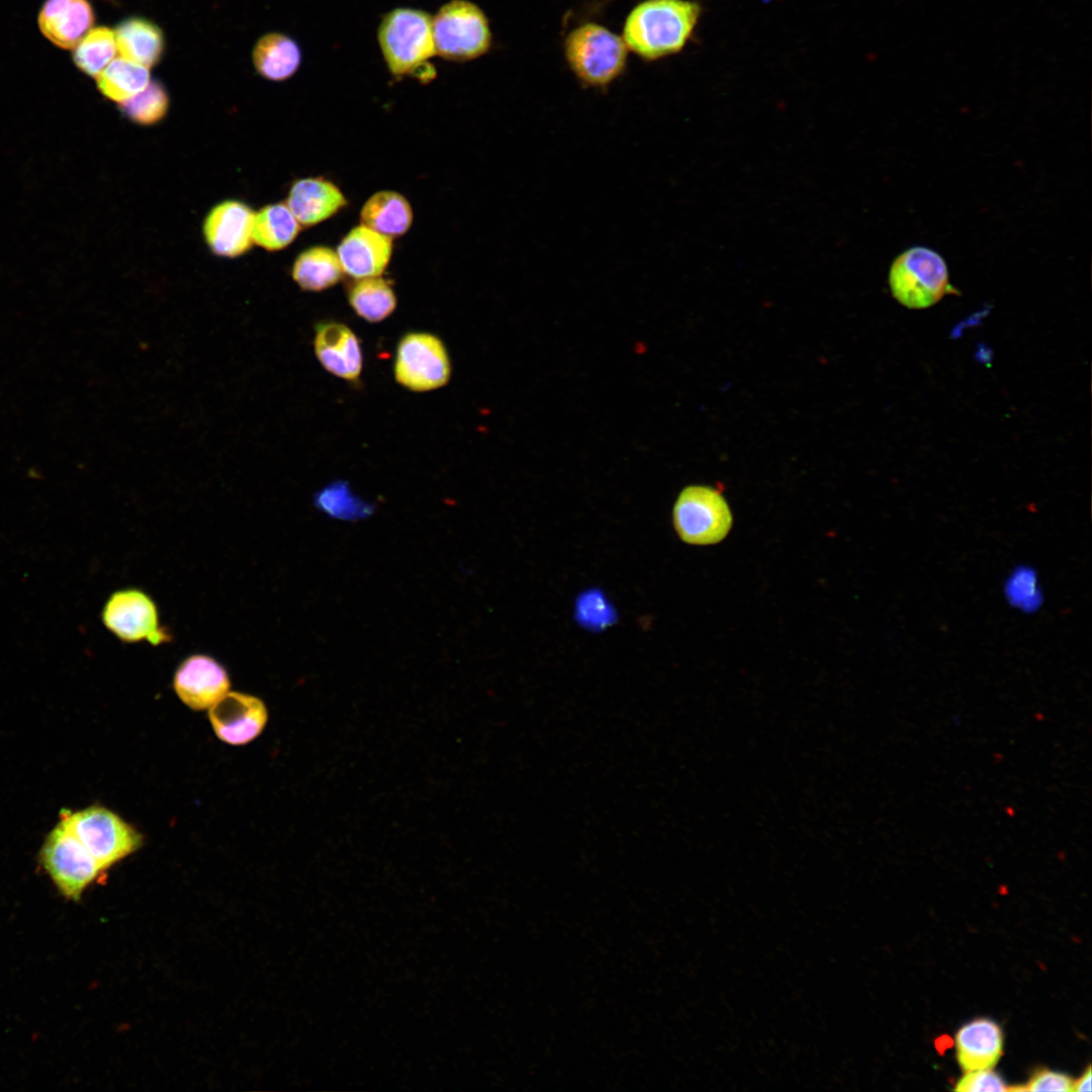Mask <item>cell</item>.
Here are the masks:
<instances>
[{"mask_svg": "<svg viewBox=\"0 0 1092 1092\" xmlns=\"http://www.w3.org/2000/svg\"><path fill=\"white\" fill-rule=\"evenodd\" d=\"M957 1059L965 1072L991 1069L1003 1050L1001 1027L988 1018L963 1025L956 1034Z\"/></svg>", "mask_w": 1092, "mask_h": 1092, "instance_id": "cell-18", "label": "cell"}, {"mask_svg": "<svg viewBox=\"0 0 1092 1092\" xmlns=\"http://www.w3.org/2000/svg\"><path fill=\"white\" fill-rule=\"evenodd\" d=\"M314 353L330 373L346 380H355L362 371L363 357L359 340L346 325L324 322L315 327Z\"/></svg>", "mask_w": 1092, "mask_h": 1092, "instance_id": "cell-15", "label": "cell"}, {"mask_svg": "<svg viewBox=\"0 0 1092 1092\" xmlns=\"http://www.w3.org/2000/svg\"><path fill=\"white\" fill-rule=\"evenodd\" d=\"M94 12L88 0H48L39 13L42 34L62 49H73L92 29Z\"/></svg>", "mask_w": 1092, "mask_h": 1092, "instance_id": "cell-17", "label": "cell"}, {"mask_svg": "<svg viewBox=\"0 0 1092 1092\" xmlns=\"http://www.w3.org/2000/svg\"><path fill=\"white\" fill-rule=\"evenodd\" d=\"M354 280L348 290V301L360 317L378 323L394 311L397 299L388 280L381 276Z\"/></svg>", "mask_w": 1092, "mask_h": 1092, "instance_id": "cell-24", "label": "cell"}, {"mask_svg": "<svg viewBox=\"0 0 1092 1092\" xmlns=\"http://www.w3.org/2000/svg\"><path fill=\"white\" fill-rule=\"evenodd\" d=\"M377 41L389 73L395 78L415 77L430 82L436 76L430 60L436 56L432 15L398 7L385 13L377 28Z\"/></svg>", "mask_w": 1092, "mask_h": 1092, "instance_id": "cell-2", "label": "cell"}, {"mask_svg": "<svg viewBox=\"0 0 1092 1092\" xmlns=\"http://www.w3.org/2000/svg\"><path fill=\"white\" fill-rule=\"evenodd\" d=\"M701 12L693 0H642L627 14L621 36L630 52L655 62L685 49Z\"/></svg>", "mask_w": 1092, "mask_h": 1092, "instance_id": "cell-1", "label": "cell"}, {"mask_svg": "<svg viewBox=\"0 0 1092 1092\" xmlns=\"http://www.w3.org/2000/svg\"><path fill=\"white\" fill-rule=\"evenodd\" d=\"M889 286L895 299L910 309L928 308L958 291L950 284L943 257L924 246L910 247L895 258Z\"/></svg>", "mask_w": 1092, "mask_h": 1092, "instance_id": "cell-4", "label": "cell"}, {"mask_svg": "<svg viewBox=\"0 0 1092 1092\" xmlns=\"http://www.w3.org/2000/svg\"><path fill=\"white\" fill-rule=\"evenodd\" d=\"M291 275L302 290L318 292L336 285L345 273L337 251L317 245L305 249L296 257Z\"/></svg>", "mask_w": 1092, "mask_h": 1092, "instance_id": "cell-22", "label": "cell"}, {"mask_svg": "<svg viewBox=\"0 0 1092 1092\" xmlns=\"http://www.w3.org/2000/svg\"><path fill=\"white\" fill-rule=\"evenodd\" d=\"M208 717L221 741L244 745L261 734L268 720V711L261 699L229 691L208 709Z\"/></svg>", "mask_w": 1092, "mask_h": 1092, "instance_id": "cell-12", "label": "cell"}, {"mask_svg": "<svg viewBox=\"0 0 1092 1092\" xmlns=\"http://www.w3.org/2000/svg\"><path fill=\"white\" fill-rule=\"evenodd\" d=\"M436 56L451 62H468L486 55L492 31L484 11L469 0H450L432 16Z\"/></svg>", "mask_w": 1092, "mask_h": 1092, "instance_id": "cell-5", "label": "cell"}, {"mask_svg": "<svg viewBox=\"0 0 1092 1092\" xmlns=\"http://www.w3.org/2000/svg\"><path fill=\"white\" fill-rule=\"evenodd\" d=\"M101 619L106 629L125 643L147 641L159 646L172 639L171 632L161 625L153 598L136 587L112 593L104 604Z\"/></svg>", "mask_w": 1092, "mask_h": 1092, "instance_id": "cell-9", "label": "cell"}, {"mask_svg": "<svg viewBox=\"0 0 1092 1092\" xmlns=\"http://www.w3.org/2000/svg\"><path fill=\"white\" fill-rule=\"evenodd\" d=\"M61 819L103 871L136 851L143 843V836L136 829L101 806L77 812L64 810Z\"/></svg>", "mask_w": 1092, "mask_h": 1092, "instance_id": "cell-6", "label": "cell"}, {"mask_svg": "<svg viewBox=\"0 0 1092 1092\" xmlns=\"http://www.w3.org/2000/svg\"><path fill=\"white\" fill-rule=\"evenodd\" d=\"M313 504L326 515L342 521L362 520L374 512V506L354 494L343 480L331 482L316 491Z\"/></svg>", "mask_w": 1092, "mask_h": 1092, "instance_id": "cell-26", "label": "cell"}, {"mask_svg": "<svg viewBox=\"0 0 1092 1092\" xmlns=\"http://www.w3.org/2000/svg\"><path fill=\"white\" fill-rule=\"evenodd\" d=\"M173 687L186 706L200 711L221 699L230 691L231 680L225 667L214 657L195 653L180 662Z\"/></svg>", "mask_w": 1092, "mask_h": 1092, "instance_id": "cell-11", "label": "cell"}, {"mask_svg": "<svg viewBox=\"0 0 1092 1092\" xmlns=\"http://www.w3.org/2000/svg\"><path fill=\"white\" fill-rule=\"evenodd\" d=\"M392 242L361 223L351 229L336 249L345 275L353 279L381 276L392 256Z\"/></svg>", "mask_w": 1092, "mask_h": 1092, "instance_id": "cell-14", "label": "cell"}, {"mask_svg": "<svg viewBox=\"0 0 1092 1092\" xmlns=\"http://www.w3.org/2000/svg\"><path fill=\"white\" fill-rule=\"evenodd\" d=\"M672 522L684 542L711 545L727 536L732 526V514L720 490L707 485H689L677 495Z\"/></svg>", "mask_w": 1092, "mask_h": 1092, "instance_id": "cell-8", "label": "cell"}, {"mask_svg": "<svg viewBox=\"0 0 1092 1092\" xmlns=\"http://www.w3.org/2000/svg\"><path fill=\"white\" fill-rule=\"evenodd\" d=\"M252 59L262 77L280 82L297 72L301 64V52L293 38L284 33L271 32L256 42Z\"/></svg>", "mask_w": 1092, "mask_h": 1092, "instance_id": "cell-21", "label": "cell"}, {"mask_svg": "<svg viewBox=\"0 0 1092 1092\" xmlns=\"http://www.w3.org/2000/svg\"><path fill=\"white\" fill-rule=\"evenodd\" d=\"M628 48L621 35L596 22L581 23L564 38L565 61L586 88L606 89L625 72Z\"/></svg>", "mask_w": 1092, "mask_h": 1092, "instance_id": "cell-3", "label": "cell"}, {"mask_svg": "<svg viewBox=\"0 0 1092 1092\" xmlns=\"http://www.w3.org/2000/svg\"><path fill=\"white\" fill-rule=\"evenodd\" d=\"M575 618L583 627L601 630L616 621V612L601 592L590 590L578 598Z\"/></svg>", "mask_w": 1092, "mask_h": 1092, "instance_id": "cell-29", "label": "cell"}, {"mask_svg": "<svg viewBox=\"0 0 1092 1092\" xmlns=\"http://www.w3.org/2000/svg\"><path fill=\"white\" fill-rule=\"evenodd\" d=\"M396 381L417 392L446 385L451 376V361L444 343L426 332H411L397 344L394 366Z\"/></svg>", "mask_w": 1092, "mask_h": 1092, "instance_id": "cell-10", "label": "cell"}, {"mask_svg": "<svg viewBox=\"0 0 1092 1092\" xmlns=\"http://www.w3.org/2000/svg\"><path fill=\"white\" fill-rule=\"evenodd\" d=\"M414 220L410 201L399 192L380 190L362 205L360 223L387 238L405 235Z\"/></svg>", "mask_w": 1092, "mask_h": 1092, "instance_id": "cell-19", "label": "cell"}, {"mask_svg": "<svg viewBox=\"0 0 1092 1092\" xmlns=\"http://www.w3.org/2000/svg\"><path fill=\"white\" fill-rule=\"evenodd\" d=\"M117 51L114 30L92 28L75 47L74 62L89 76L97 77L114 59Z\"/></svg>", "mask_w": 1092, "mask_h": 1092, "instance_id": "cell-27", "label": "cell"}, {"mask_svg": "<svg viewBox=\"0 0 1092 1092\" xmlns=\"http://www.w3.org/2000/svg\"><path fill=\"white\" fill-rule=\"evenodd\" d=\"M1072 1091H1091V1068L1090 1066L1086 1072L1075 1082H1073Z\"/></svg>", "mask_w": 1092, "mask_h": 1092, "instance_id": "cell-32", "label": "cell"}, {"mask_svg": "<svg viewBox=\"0 0 1092 1092\" xmlns=\"http://www.w3.org/2000/svg\"><path fill=\"white\" fill-rule=\"evenodd\" d=\"M122 113L132 122L151 125L159 122L169 108V96L158 81L150 83L138 94L120 103Z\"/></svg>", "mask_w": 1092, "mask_h": 1092, "instance_id": "cell-28", "label": "cell"}, {"mask_svg": "<svg viewBox=\"0 0 1092 1092\" xmlns=\"http://www.w3.org/2000/svg\"><path fill=\"white\" fill-rule=\"evenodd\" d=\"M120 57L150 69L164 53L165 39L161 28L142 17L121 21L114 30Z\"/></svg>", "mask_w": 1092, "mask_h": 1092, "instance_id": "cell-20", "label": "cell"}, {"mask_svg": "<svg viewBox=\"0 0 1092 1092\" xmlns=\"http://www.w3.org/2000/svg\"><path fill=\"white\" fill-rule=\"evenodd\" d=\"M96 79L104 96L122 103L150 83V72L147 67L119 57L107 65Z\"/></svg>", "mask_w": 1092, "mask_h": 1092, "instance_id": "cell-25", "label": "cell"}, {"mask_svg": "<svg viewBox=\"0 0 1092 1092\" xmlns=\"http://www.w3.org/2000/svg\"><path fill=\"white\" fill-rule=\"evenodd\" d=\"M253 210L244 202L226 200L215 205L205 217L203 235L217 256L235 258L252 246Z\"/></svg>", "mask_w": 1092, "mask_h": 1092, "instance_id": "cell-13", "label": "cell"}, {"mask_svg": "<svg viewBox=\"0 0 1092 1092\" xmlns=\"http://www.w3.org/2000/svg\"><path fill=\"white\" fill-rule=\"evenodd\" d=\"M957 1091L981 1092V1091H1008L1004 1080L990 1069L966 1072L957 1082Z\"/></svg>", "mask_w": 1092, "mask_h": 1092, "instance_id": "cell-31", "label": "cell"}, {"mask_svg": "<svg viewBox=\"0 0 1092 1092\" xmlns=\"http://www.w3.org/2000/svg\"><path fill=\"white\" fill-rule=\"evenodd\" d=\"M39 857L59 892L72 901L80 900L103 871L62 819L47 836Z\"/></svg>", "mask_w": 1092, "mask_h": 1092, "instance_id": "cell-7", "label": "cell"}, {"mask_svg": "<svg viewBox=\"0 0 1092 1092\" xmlns=\"http://www.w3.org/2000/svg\"><path fill=\"white\" fill-rule=\"evenodd\" d=\"M300 228L286 203H273L254 214L252 240L267 251H280L293 243Z\"/></svg>", "mask_w": 1092, "mask_h": 1092, "instance_id": "cell-23", "label": "cell"}, {"mask_svg": "<svg viewBox=\"0 0 1092 1092\" xmlns=\"http://www.w3.org/2000/svg\"><path fill=\"white\" fill-rule=\"evenodd\" d=\"M1073 1080L1066 1074L1040 1069L1024 1086L1008 1087V1091H1072Z\"/></svg>", "mask_w": 1092, "mask_h": 1092, "instance_id": "cell-30", "label": "cell"}, {"mask_svg": "<svg viewBox=\"0 0 1092 1092\" xmlns=\"http://www.w3.org/2000/svg\"><path fill=\"white\" fill-rule=\"evenodd\" d=\"M285 203L301 226H313L336 215L348 200L334 182L307 177L291 185Z\"/></svg>", "mask_w": 1092, "mask_h": 1092, "instance_id": "cell-16", "label": "cell"}]
</instances>
